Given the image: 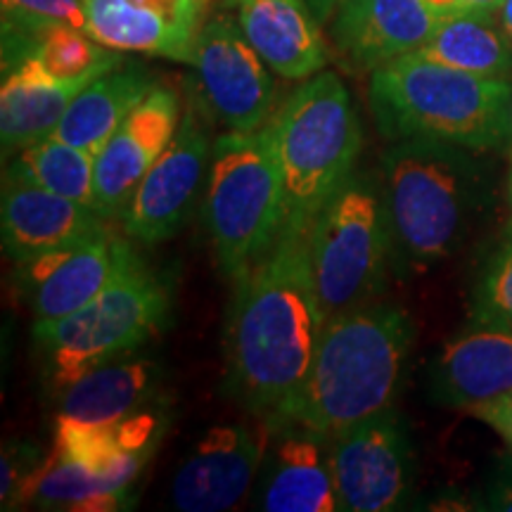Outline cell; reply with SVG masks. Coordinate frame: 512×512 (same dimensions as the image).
Here are the masks:
<instances>
[{"label": "cell", "mask_w": 512, "mask_h": 512, "mask_svg": "<svg viewBox=\"0 0 512 512\" xmlns=\"http://www.w3.org/2000/svg\"><path fill=\"white\" fill-rule=\"evenodd\" d=\"M309 233L283 228L264 259L238 280L228 320L230 389L266 422L302 387L325 328Z\"/></svg>", "instance_id": "cell-1"}, {"label": "cell", "mask_w": 512, "mask_h": 512, "mask_svg": "<svg viewBox=\"0 0 512 512\" xmlns=\"http://www.w3.org/2000/svg\"><path fill=\"white\" fill-rule=\"evenodd\" d=\"M401 306L368 304L325 323L302 387L268 427L332 441L392 406L413 347Z\"/></svg>", "instance_id": "cell-2"}, {"label": "cell", "mask_w": 512, "mask_h": 512, "mask_svg": "<svg viewBox=\"0 0 512 512\" xmlns=\"http://www.w3.org/2000/svg\"><path fill=\"white\" fill-rule=\"evenodd\" d=\"M384 138H430L472 152L501 147L512 128V83L408 53L370 74Z\"/></svg>", "instance_id": "cell-3"}, {"label": "cell", "mask_w": 512, "mask_h": 512, "mask_svg": "<svg viewBox=\"0 0 512 512\" xmlns=\"http://www.w3.org/2000/svg\"><path fill=\"white\" fill-rule=\"evenodd\" d=\"M392 245L408 266L446 261L467 235L484 176L472 150L430 138L394 140L382 155Z\"/></svg>", "instance_id": "cell-4"}, {"label": "cell", "mask_w": 512, "mask_h": 512, "mask_svg": "<svg viewBox=\"0 0 512 512\" xmlns=\"http://www.w3.org/2000/svg\"><path fill=\"white\" fill-rule=\"evenodd\" d=\"M202 219L221 271L233 280L252 271L280 238L287 207L271 121L214 140Z\"/></svg>", "instance_id": "cell-5"}, {"label": "cell", "mask_w": 512, "mask_h": 512, "mask_svg": "<svg viewBox=\"0 0 512 512\" xmlns=\"http://www.w3.org/2000/svg\"><path fill=\"white\" fill-rule=\"evenodd\" d=\"M285 183L283 228L311 230L320 209L349 181L361 152V121L337 74L318 72L271 119Z\"/></svg>", "instance_id": "cell-6"}, {"label": "cell", "mask_w": 512, "mask_h": 512, "mask_svg": "<svg viewBox=\"0 0 512 512\" xmlns=\"http://www.w3.org/2000/svg\"><path fill=\"white\" fill-rule=\"evenodd\" d=\"M169 306L166 285L140 264L79 311L36 320L34 339L46 356L53 387H69L88 370L131 354L159 330Z\"/></svg>", "instance_id": "cell-7"}, {"label": "cell", "mask_w": 512, "mask_h": 512, "mask_svg": "<svg viewBox=\"0 0 512 512\" xmlns=\"http://www.w3.org/2000/svg\"><path fill=\"white\" fill-rule=\"evenodd\" d=\"M392 247L384 195L354 176L320 209L309 233L311 266L325 320L368 306L384 278Z\"/></svg>", "instance_id": "cell-8"}, {"label": "cell", "mask_w": 512, "mask_h": 512, "mask_svg": "<svg viewBox=\"0 0 512 512\" xmlns=\"http://www.w3.org/2000/svg\"><path fill=\"white\" fill-rule=\"evenodd\" d=\"M202 98L228 131H256L271 121L275 86L264 57L240 22L214 17L200 29L192 55Z\"/></svg>", "instance_id": "cell-9"}, {"label": "cell", "mask_w": 512, "mask_h": 512, "mask_svg": "<svg viewBox=\"0 0 512 512\" xmlns=\"http://www.w3.org/2000/svg\"><path fill=\"white\" fill-rule=\"evenodd\" d=\"M330 467L339 510H394L411 486V441L387 408L330 441Z\"/></svg>", "instance_id": "cell-10"}, {"label": "cell", "mask_w": 512, "mask_h": 512, "mask_svg": "<svg viewBox=\"0 0 512 512\" xmlns=\"http://www.w3.org/2000/svg\"><path fill=\"white\" fill-rule=\"evenodd\" d=\"M143 261L112 230L91 240L22 261L17 280L36 320H55L79 311Z\"/></svg>", "instance_id": "cell-11"}, {"label": "cell", "mask_w": 512, "mask_h": 512, "mask_svg": "<svg viewBox=\"0 0 512 512\" xmlns=\"http://www.w3.org/2000/svg\"><path fill=\"white\" fill-rule=\"evenodd\" d=\"M211 147L207 124L197 107H190L176 136L150 166L121 216L131 238L157 245L183 226L211 162Z\"/></svg>", "instance_id": "cell-12"}, {"label": "cell", "mask_w": 512, "mask_h": 512, "mask_svg": "<svg viewBox=\"0 0 512 512\" xmlns=\"http://www.w3.org/2000/svg\"><path fill=\"white\" fill-rule=\"evenodd\" d=\"M181 102L174 88L155 86L95 157V209L124 216L133 192L176 136Z\"/></svg>", "instance_id": "cell-13"}, {"label": "cell", "mask_w": 512, "mask_h": 512, "mask_svg": "<svg viewBox=\"0 0 512 512\" xmlns=\"http://www.w3.org/2000/svg\"><path fill=\"white\" fill-rule=\"evenodd\" d=\"M266 430L245 425L211 427L176 472L171 498L183 512L235 508L252 489L266 456Z\"/></svg>", "instance_id": "cell-14"}, {"label": "cell", "mask_w": 512, "mask_h": 512, "mask_svg": "<svg viewBox=\"0 0 512 512\" xmlns=\"http://www.w3.org/2000/svg\"><path fill=\"white\" fill-rule=\"evenodd\" d=\"M439 22L425 0H347L328 29L344 64L373 74L425 46Z\"/></svg>", "instance_id": "cell-15"}, {"label": "cell", "mask_w": 512, "mask_h": 512, "mask_svg": "<svg viewBox=\"0 0 512 512\" xmlns=\"http://www.w3.org/2000/svg\"><path fill=\"white\" fill-rule=\"evenodd\" d=\"M3 249L17 264L105 233L107 216L98 209L55 195L10 171L3 176L0 202Z\"/></svg>", "instance_id": "cell-16"}, {"label": "cell", "mask_w": 512, "mask_h": 512, "mask_svg": "<svg viewBox=\"0 0 512 512\" xmlns=\"http://www.w3.org/2000/svg\"><path fill=\"white\" fill-rule=\"evenodd\" d=\"M432 392L444 406L482 413L512 396V328L479 323L441 349Z\"/></svg>", "instance_id": "cell-17"}, {"label": "cell", "mask_w": 512, "mask_h": 512, "mask_svg": "<svg viewBox=\"0 0 512 512\" xmlns=\"http://www.w3.org/2000/svg\"><path fill=\"white\" fill-rule=\"evenodd\" d=\"M238 15L256 53L283 79H311L328 64V43L309 0H238Z\"/></svg>", "instance_id": "cell-18"}, {"label": "cell", "mask_w": 512, "mask_h": 512, "mask_svg": "<svg viewBox=\"0 0 512 512\" xmlns=\"http://www.w3.org/2000/svg\"><path fill=\"white\" fill-rule=\"evenodd\" d=\"M93 81H60L34 55L3 72L0 88V143L3 159L19 155L55 133L72 100Z\"/></svg>", "instance_id": "cell-19"}, {"label": "cell", "mask_w": 512, "mask_h": 512, "mask_svg": "<svg viewBox=\"0 0 512 512\" xmlns=\"http://www.w3.org/2000/svg\"><path fill=\"white\" fill-rule=\"evenodd\" d=\"M157 387L150 361L105 363L62 389L57 422L79 427H112L143 413Z\"/></svg>", "instance_id": "cell-20"}, {"label": "cell", "mask_w": 512, "mask_h": 512, "mask_svg": "<svg viewBox=\"0 0 512 512\" xmlns=\"http://www.w3.org/2000/svg\"><path fill=\"white\" fill-rule=\"evenodd\" d=\"M330 441L306 432H290L268 465L259 508L266 512L339 510L330 467Z\"/></svg>", "instance_id": "cell-21"}, {"label": "cell", "mask_w": 512, "mask_h": 512, "mask_svg": "<svg viewBox=\"0 0 512 512\" xmlns=\"http://www.w3.org/2000/svg\"><path fill=\"white\" fill-rule=\"evenodd\" d=\"M155 88V79L138 64H121L100 79L88 83L62 114L53 138L72 143L81 150L98 152L124 124V119Z\"/></svg>", "instance_id": "cell-22"}, {"label": "cell", "mask_w": 512, "mask_h": 512, "mask_svg": "<svg viewBox=\"0 0 512 512\" xmlns=\"http://www.w3.org/2000/svg\"><path fill=\"white\" fill-rule=\"evenodd\" d=\"M88 34L119 53H145L174 62H192L195 31L131 0H86Z\"/></svg>", "instance_id": "cell-23"}, {"label": "cell", "mask_w": 512, "mask_h": 512, "mask_svg": "<svg viewBox=\"0 0 512 512\" xmlns=\"http://www.w3.org/2000/svg\"><path fill=\"white\" fill-rule=\"evenodd\" d=\"M415 55L491 79L512 76V38L496 27L494 17L458 15L441 19L430 41L415 50Z\"/></svg>", "instance_id": "cell-24"}, {"label": "cell", "mask_w": 512, "mask_h": 512, "mask_svg": "<svg viewBox=\"0 0 512 512\" xmlns=\"http://www.w3.org/2000/svg\"><path fill=\"white\" fill-rule=\"evenodd\" d=\"M24 498L34 501L38 508L105 512L119 510L124 505L126 489L79 460L53 453L31 479Z\"/></svg>", "instance_id": "cell-25"}, {"label": "cell", "mask_w": 512, "mask_h": 512, "mask_svg": "<svg viewBox=\"0 0 512 512\" xmlns=\"http://www.w3.org/2000/svg\"><path fill=\"white\" fill-rule=\"evenodd\" d=\"M5 171L95 209V155L72 143L50 136L19 152Z\"/></svg>", "instance_id": "cell-26"}, {"label": "cell", "mask_w": 512, "mask_h": 512, "mask_svg": "<svg viewBox=\"0 0 512 512\" xmlns=\"http://www.w3.org/2000/svg\"><path fill=\"white\" fill-rule=\"evenodd\" d=\"M31 55L60 81H95L124 62L119 50L102 46L88 31L67 24L43 31Z\"/></svg>", "instance_id": "cell-27"}, {"label": "cell", "mask_w": 512, "mask_h": 512, "mask_svg": "<svg viewBox=\"0 0 512 512\" xmlns=\"http://www.w3.org/2000/svg\"><path fill=\"white\" fill-rule=\"evenodd\" d=\"M475 318L479 323L512 328V240L498 249L479 280Z\"/></svg>", "instance_id": "cell-28"}, {"label": "cell", "mask_w": 512, "mask_h": 512, "mask_svg": "<svg viewBox=\"0 0 512 512\" xmlns=\"http://www.w3.org/2000/svg\"><path fill=\"white\" fill-rule=\"evenodd\" d=\"M131 3L155 10L159 15L169 17L171 22L200 34L211 0H131Z\"/></svg>", "instance_id": "cell-29"}, {"label": "cell", "mask_w": 512, "mask_h": 512, "mask_svg": "<svg viewBox=\"0 0 512 512\" xmlns=\"http://www.w3.org/2000/svg\"><path fill=\"white\" fill-rule=\"evenodd\" d=\"M486 510L512 512V460H503L496 475L491 477L484 496Z\"/></svg>", "instance_id": "cell-30"}, {"label": "cell", "mask_w": 512, "mask_h": 512, "mask_svg": "<svg viewBox=\"0 0 512 512\" xmlns=\"http://www.w3.org/2000/svg\"><path fill=\"white\" fill-rule=\"evenodd\" d=\"M475 418L484 420L489 427H494V430L503 437L505 444L512 448V396L501 403H496V406L484 408V411L477 413Z\"/></svg>", "instance_id": "cell-31"}, {"label": "cell", "mask_w": 512, "mask_h": 512, "mask_svg": "<svg viewBox=\"0 0 512 512\" xmlns=\"http://www.w3.org/2000/svg\"><path fill=\"white\" fill-rule=\"evenodd\" d=\"M425 3H427V8H430L439 19L470 15L465 8V0H425Z\"/></svg>", "instance_id": "cell-32"}, {"label": "cell", "mask_w": 512, "mask_h": 512, "mask_svg": "<svg viewBox=\"0 0 512 512\" xmlns=\"http://www.w3.org/2000/svg\"><path fill=\"white\" fill-rule=\"evenodd\" d=\"M505 0H465V8L470 15H484L496 17L501 12Z\"/></svg>", "instance_id": "cell-33"}, {"label": "cell", "mask_w": 512, "mask_h": 512, "mask_svg": "<svg viewBox=\"0 0 512 512\" xmlns=\"http://www.w3.org/2000/svg\"><path fill=\"white\" fill-rule=\"evenodd\" d=\"M344 3H347V0H309V5L313 8V12H316L320 24H328Z\"/></svg>", "instance_id": "cell-34"}, {"label": "cell", "mask_w": 512, "mask_h": 512, "mask_svg": "<svg viewBox=\"0 0 512 512\" xmlns=\"http://www.w3.org/2000/svg\"><path fill=\"white\" fill-rule=\"evenodd\" d=\"M501 22H503V29L505 34L512 38V0H505L503 8H501Z\"/></svg>", "instance_id": "cell-35"}, {"label": "cell", "mask_w": 512, "mask_h": 512, "mask_svg": "<svg viewBox=\"0 0 512 512\" xmlns=\"http://www.w3.org/2000/svg\"><path fill=\"white\" fill-rule=\"evenodd\" d=\"M510 197H512V178H510Z\"/></svg>", "instance_id": "cell-36"}]
</instances>
